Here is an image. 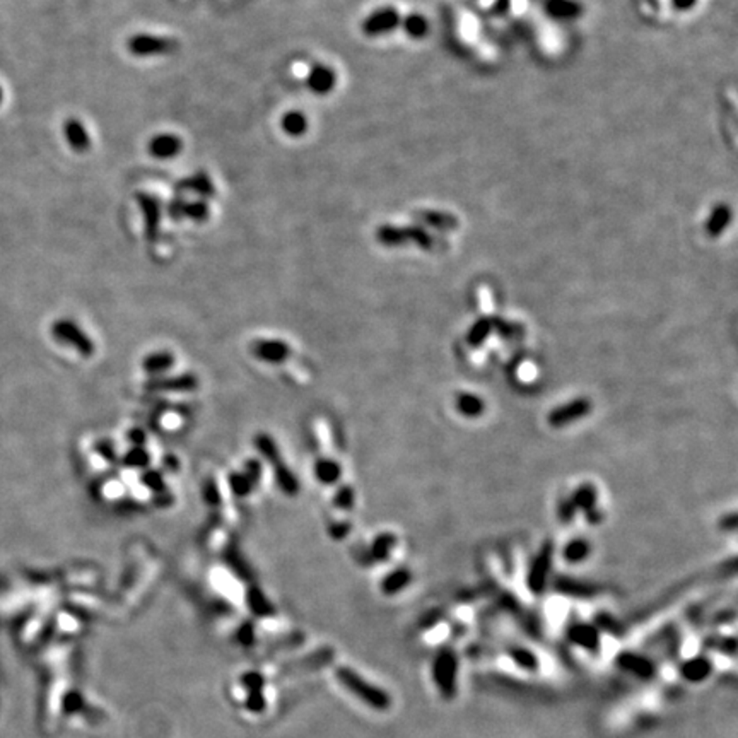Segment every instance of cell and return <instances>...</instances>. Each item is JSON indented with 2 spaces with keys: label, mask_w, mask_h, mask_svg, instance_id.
Returning a JSON list of instances; mask_svg holds the SVG:
<instances>
[{
  "label": "cell",
  "mask_w": 738,
  "mask_h": 738,
  "mask_svg": "<svg viewBox=\"0 0 738 738\" xmlns=\"http://www.w3.org/2000/svg\"><path fill=\"white\" fill-rule=\"evenodd\" d=\"M574 511H576V509H574L573 502H564V504H562L561 508H559V516L562 518V521H566V523H568V521H571Z\"/></svg>",
  "instance_id": "cell-31"
},
{
  "label": "cell",
  "mask_w": 738,
  "mask_h": 738,
  "mask_svg": "<svg viewBox=\"0 0 738 738\" xmlns=\"http://www.w3.org/2000/svg\"><path fill=\"white\" fill-rule=\"evenodd\" d=\"M730 221H732V210H730L727 205L716 207V209L713 210L711 217H709L708 224H706V231H708V234H711V236H718V234H721V231L730 224Z\"/></svg>",
  "instance_id": "cell-18"
},
{
  "label": "cell",
  "mask_w": 738,
  "mask_h": 738,
  "mask_svg": "<svg viewBox=\"0 0 738 738\" xmlns=\"http://www.w3.org/2000/svg\"><path fill=\"white\" fill-rule=\"evenodd\" d=\"M2 101H4V89H2V86H0V105H2Z\"/></svg>",
  "instance_id": "cell-34"
},
{
  "label": "cell",
  "mask_w": 738,
  "mask_h": 738,
  "mask_svg": "<svg viewBox=\"0 0 738 738\" xmlns=\"http://www.w3.org/2000/svg\"><path fill=\"white\" fill-rule=\"evenodd\" d=\"M511 656H513V660L520 665V667H523L526 670H535L538 665L537 656L525 648L514 649V651H511Z\"/></svg>",
  "instance_id": "cell-27"
},
{
  "label": "cell",
  "mask_w": 738,
  "mask_h": 738,
  "mask_svg": "<svg viewBox=\"0 0 738 738\" xmlns=\"http://www.w3.org/2000/svg\"><path fill=\"white\" fill-rule=\"evenodd\" d=\"M557 590L562 593H569V595H576V597H586L593 593L592 590H590V586L578 583V581L568 580V578H561V580L557 581Z\"/></svg>",
  "instance_id": "cell-25"
},
{
  "label": "cell",
  "mask_w": 738,
  "mask_h": 738,
  "mask_svg": "<svg viewBox=\"0 0 738 738\" xmlns=\"http://www.w3.org/2000/svg\"><path fill=\"white\" fill-rule=\"evenodd\" d=\"M410 580H412L410 573L402 569V571L390 574V576L385 580V583H383L381 590L385 593H388V595H392V593H397V592H400V590H404L405 586L409 585Z\"/></svg>",
  "instance_id": "cell-22"
},
{
  "label": "cell",
  "mask_w": 738,
  "mask_h": 738,
  "mask_svg": "<svg viewBox=\"0 0 738 738\" xmlns=\"http://www.w3.org/2000/svg\"><path fill=\"white\" fill-rule=\"evenodd\" d=\"M67 703H69V706H67V709H69V711H67V713L79 711V709L82 708V697H79V696H70L69 699H67Z\"/></svg>",
  "instance_id": "cell-32"
},
{
  "label": "cell",
  "mask_w": 738,
  "mask_h": 738,
  "mask_svg": "<svg viewBox=\"0 0 738 738\" xmlns=\"http://www.w3.org/2000/svg\"><path fill=\"white\" fill-rule=\"evenodd\" d=\"M139 207H141L142 215H144V226H146V236L151 243H154L159 236V226H161V215H163V207L161 202L153 195L147 193H137Z\"/></svg>",
  "instance_id": "cell-5"
},
{
  "label": "cell",
  "mask_w": 738,
  "mask_h": 738,
  "mask_svg": "<svg viewBox=\"0 0 738 738\" xmlns=\"http://www.w3.org/2000/svg\"><path fill=\"white\" fill-rule=\"evenodd\" d=\"M492 332V322L489 318H482L477 323H473V326L469 332V344L477 347L481 345L485 338L489 337V333Z\"/></svg>",
  "instance_id": "cell-21"
},
{
  "label": "cell",
  "mask_w": 738,
  "mask_h": 738,
  "mask_svg": "<svg viewBox=\"0 0 738 738\" xmlns=\"http://www.w3.org/2000/svg\"><path fill=\"white\" fill-rule=\"evenodd\" d=\"M243 687L248 689V692H255V691H262L263 684H265V679H263V675H260L258 672H248L243 675Z\"/></svg>",
  "instance_id": "cell-29"
},
{
  "label": "cell",
  "mask_w": 738,
  "mask_h": 738,
  "mask_svg": "<svg viewBox=\"0 0 738 738\" xmlns=\"http://www.w3.org/2000/svg\"><path fill=\"white\" fill-rule=\"evenodd\" d=\"M457 409L460 410L462 416L473 419L484 414V402L477 395L460 393L457 398Z\"/></svg>",
  "instance_id": "cell-14"
},
{
  "label": "cell",
  "mask_w": 738,
  "mask_h": 738,
  "mask_svg": "<svg viewBox=\"0 0 738 738\" xmlns=\"http://www.w3.org/2000/svg\"><path fill=\"white\" fill-rule=\"evenodd\" d=\"M306 84H308V87L314 94H329L330 91H333L335 84H337V74L329 65L317 63L310 70Z\"/></svg>",
  "instance_id": "cell-10"
},
{
  "label": "cell",
  "mask_w": 738,
  "mask_h": 738,
  "mask_svg": "<svg viewBox=\"0 0 738 738\" xmlns=\"http://www.w3.org/2000/svg\"><path fill=\"white\" fill-rule=\"evenodd\" d=\"M335 677H337V680L344 685L347 691L354 694L359 701L368 704L369 708L376 709V711H386V709L392 706V697H390L388 692L376 687V685H373L366 679H362L352 668H337L335 670Z\"/></svg>",
  "instance_id": "cell-1"
},
{
  "label": "cell",
  "mask_w": 738,
  "mask_h": 738,
  "mask_svg": "<svg viewBox=\"0 0 738 738\" xmlns=\"http://www.w3.org/2000/svg\"><path fill=\"white\" fill-rule=\"evenodd\" d=\"M588 554H590V544L586 540H581V538L571 540L564 549V557L568 559V562H571V564H576V562H581L583 559H586Z\"/></svg>",
  "instance_id": "cell-20"
},
{
  "label": "cell",
  "mask_w": 738,
  "mask_h": 738,
  "mask_svg": "<svg viewBox=\"0 0 738 738\" xmlns=\"http://www.w3.org/2000/svg\"><path fill=\"white\" fill-rule=\"evenodd\" d=\"M619 663L624 668H628V670H631V672L637 673V675H640V677H649L653 673L651 661L646 660V658L637 656V655H631V653H624V655H621Z\"/></svg>",
  "instance_id": "cell-19"
},
{
  "label": "cell",
  "mask_w": 738,
  "mask_h": 738,
  "mask_svg": "<svg viewBox=\"0 0 738 738\" xmlns=\"http://www.w3.org/2000/svg\"><path fill=\"white\" fill-rule=\"evenodd\" d=\"M569 637H571L573 643L578 646H583V648L590 649V651H595L600 644V632L595 628L588 624H576L569 629Z\"/></svg>",
  "instance_id": "cell-12"
},
{
  "label": "cell",
  "mask_w": 738,
  "mask_h": 738,
  "mask_svg": "<svg viewBox=\"0 0 738 738\" xmlns=\"http://www.w3.org/2000/svg\"><path fill=\"white\" fill-rule=\"evenodd\" d=\"M400 24V14L393 7H381L362 21V33L366 36H380L392 33Z\"/></svg>",
  "instance_id": "cell-4"
},
{
  "label": "cell",
  "mask_w": 738,
  "mask_h": 738,
  "mask_svg": "<svg viewBox=\"0 0 738 738\" xmlns=\"http://www.w3.org/2000/svg\"><path fill=\"white\" fill-rule=\"evenodd\" d=\"M421 217H422V221H426L431 226L438 227V229H453V227L458 226L457 217H453V215H448V214L422 212Z\"/></svg>",
  "instance_id": "cell-23"
},
{
  "label": "cell",
  "mask_w": 738,
  "mask_h": 738,
  "mask_svg": "<svg viewBox=\"0 0 738 738\" xmlns=\"http://www.w3.org/2000/svg\"><path fill=\"white\" fill-rule=\"evenodd\" d=\"M433 677L436 687L446 699H453L457 694V677H458V661L452 649H443L436 656L433 665Z\"/></svg>",
  "instance_id": "cell-2"
},
{
  "label": "cell",
  "mask_w": 738,
  "mask_h": 738,
  "mask_svg": "<svg viewBox=\"0 0 738 738\" xmlns=\"http://www.w3.org/2000/svg\"><path fill=\"white\" fill-rule=\"evenodd\" d=\"M545 11L549 12L552 18L557 19H573L578 18L581 14V6L573 0H547L545 2Z\"/></svg>",
  "instance_id": "cell-13"
},
{
  "label": "cell",
  "mask_w": 738,
  "mask_h": 738,
  "mask_svg": "<svg viewBox=\"0 0 738 738\" xmlns=\"http://www.w3.org/2000/svg\"><path fill=\"white\" fill-rule=\"evenodd\" d=\"M178 190L183 191H193V193L201 195V197L212 198L215 195V186L210 182V178L205 173H197L193 177L185 178L183 182H179L177 185Z\"/></svg>",
  "instance_id": "cell-11"
},
{
  "label": "cell",
  "mask_w": 738,
  "mask_h": 738,
  "mask_svg": "<svg viewBox=\"0 0 738 738\" xmlns=\"http://www.w3.org/2000/svg\"><path fill=\"white\" fill-rule=\"evenodd\" d=\"M550 561H552V547L545 545L542 549V552L538 554L533 561L532 569L528 574V586L533 593H542L545 588V581H547L549 571H550Z\"/></svg>",
  "instance_id": "cell-7"
},
{
  "label": "cell",
  "mask_w": 738,
  "mask_h": 738,
  "mask_svg": "<svg viewBox=\"0 0 738 738\" xmlns=\"http://www.w3.org/2000/svg\"><path fill=\"white\" fill-rule=\"evenodd\" d=\"M571 502L574 509H583L586 513L593 511L597 504V489L590 484L581 485V488H578L576 492H574Z\"/></svg>",
  "instance_id": "cell-16"
},
{
  "label": "cell",
  "mask_w": 738,
  "mask_h": 738,
  "mask_svg": "<svg viewBox=\"0 0 738 738\" xmlns=\"http://www.w3.org/2000/svg\"><path fill=\"white\" fill-rule=\"evenodd\" d=\"M63 135L65 141L75 153H87L91 147V135L81 120L67 118L63 123Z\"/></svg>",
  "instance_id": "cell-9"
},
{
  "label": "cell",
  "mask_w": 738,
  "mask_h": 738,
  "mask_svg": "<svg viewBox=\"0 0 738 738\" xmlns=\"http://www.w3.org/2000/svg\"><path fill=\"white\" fill-rule=\"evenodd\" d=\"M697 0H673V6L680 11H689L696 6Z\"/></svg>",
  "instance_id": "cell-33"
},
{
  "label": "cell",
  "mask_w": 738,
  "mask_h": 738,
  "mask_svg": "<svg viewBox=\"0 0 738 738\" xmlns=\"http://www.w3.org/2000/svg\"><path fill=\"white\" fill-rule=\"evenodd\" d=\"M590 409H592L590 402L585 400V398H580V400L569 402V404L554 409L549 416V422L554 428H564V426H569L578 419L585 417L590 412Z\"/></svg>",
  "instance_id": "cell-6"
},
{
  "label": "cell",
  "mask_w": 738,
  "mask_h": 738,
  "mask_svg": "<svg viewBox=\"0 0 738 738\" xmlns=\"http://www.w3.org/2000/svg\"><path fill=\"white\" fill-rule=\"evenodd\" d=\"M178 42L173 38L155 34H134L127 42V48L135 57H155V55H167L178 50Z\"/></svg>",
  "instance_id": "cell-3"
},
{
  "label": "cell",
  "mask_w": 738,
  "mask_h": 738,
  "mask_svg": "<svg viewBox=\"0 0 738 738\" xmlns=\"http://www.w3.org/2000/svg\"><path fill=\"white\" fill-rule=\"evenodd\" d=\"M711 673V663L706 658H694L682 667V675L692 682L704 680Z\"/></svg>",
  "instance_id": "cell-17"
},
{
  "label": "cell",
  "mask_w": 738,
  "mask_h": 738,
  "mask_svg": "<svg viewBox=\"0 0 738 738\" xmlns=\"http://www.w3.org/2000/svg\"><path fill=\"white\" fill-rule=\"evenodd\" d=\"M404 31L412 38H422L428 33V21L419 14H410L404 19Z\"/></svg>",
  "instance_id": "cell-24"
},
{
  "label": "cell",
  "mask_w": 738,
  "mask_h": 738,
  "mask_svg": "<svg viewBox=\"0 0 738 738\" xmlns=\"http://www.w3.org/2000/svg\"><path fill=\"white\" fill-rule=\"evenodd\" d=\"M183 149V142L178 135L159 134L147 144V151L155 159H171Z\"/></svg>",
  "instance_id": "cell-8"
},
{
  "label": "cell",
  "mask_w": 738,
  "mask_h": 738,
  "mask_svg": "<svg viewBox=\"0 0 738 738\" xmlns=\"http://www.w3.org/2000/svg\"><path fill=\"white\" fill-rule=\"evenodd\" d=\"M246 708H248L251 713L265 711L267 701H265V697H263L262 691H255V692L248 694V697H246Z\"/></svg>",
  "instance_id": "cell-30"
},
{
  "label": "cell",
  "mask_w": 738,
  "mask_h": 738,
  "mask_svg": "<svg viewBox=\"0 0 738 738\" xmlns=\"http://www.w3.org/2000/svg\"><path fill=\"white\" fill-rule=\"evenodd\" d=\"M282 130L291 137H299L308 130V118L301 111H289L282 117Z\"/></svg>",
  "instance_id": "cell-15"
},
{
  "label": "cell",
  "mask_w": 738,
  "mask_h": 738,
  "mask_svg": "<svg viewBox=\"0 0 738 738\" xmlns=\"http://www.w3.org/2000/svg\"><path fill=\"white\" fill-rule=\"evenodd\" d=\"M185 217H189L195 222H203L207 217H209V205H207V202H203V201L186 202Z\"/></svg>",
  "instance_id": "cell-26"
},
{
  "label": "cell",
  "mask_w": 738,
  "mask_h": 738,
  "mask_svg": "<svg viewBox=\"0 0 738 738\" xmlns=\"http://www.w3.org/2000/svg\"><path fill=\"white\" fill-rule=\"evenodd\" d=\"M185 205H186V201L185 198L178 197V198H173L170 203H167V215H170L173 221H183L185 219Z\"/></svg>",
  "instance_id": "cell-28"
}]
</instances>
